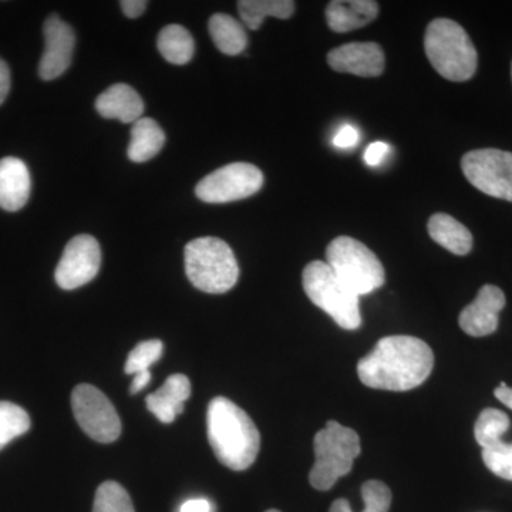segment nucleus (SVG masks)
Masks as SVG:
<instances>
[{
  "mask_svg": "<svg viewBox=\"0 0 512 512\" xmlns=\"http://www.w3.org/2000/svg\"><path fill=\"white\" fill-rule=\"evenodd\" d=\"M434 367L433 350L414 336H386L357 365L360 382L389 392H407L426 382Z\"/></svg>",
  "mask_w": 512,
  "mask_h": 512,
  "instance_id": "f257e3e1",
  "label": "nucleus"
},
{
  "mask_svg": "<svg viewBox=\"0 0 512 512\" xmlns=\"http://www.w3.org/2000/svg\"><path fill=\"white\" fill-rule=\"evenodd\" d=\"M207 430L215 457L225 467L244 471L255 463L261 436L254 421L237 404L215 397L208 406Z\"/></svg>",
  "mask_w": 512,
  "mask_h": 512,
  "instance_id": "f03ea898",
  "label": "nucleus"
},
{
  "mask_svg": "<svg viewBox=\"0 0 512 512\" xmlns=\"http://www.w3.org/2000/svg\"><path fill=\"white\" fill-rule=\"evenodd\" d=\"M431 66L450 82H467L477 72L478 55L466 30L450 19H434L424 35Z\"/></svg>",
  "mask_w": 512,
  "mask_h": 512,
  "instance_id": "7ed1b4c3",
  "label": "nucleus"
},
{
  "mask_svg": "<svg viewBox=\"0 0 512 512\" xmlns=\"http://www.w3.org/2000/svg\"><path fill=\"white\" fill-rule=\"evenodd\" d=\"M185 272L195 288L207 293H225L237 285L239 266L234 252L220 238L204 237L185 247Z\"/></svg>",
  "mask_w": 512,
  "mask_h": 512,
  "instance_id": "20e7f679",
  "label": "nucleus"
},
{
  "mask_svg": "<svg viewBox=\"0 0 512 512\" xmlns=\"http://www.w3.org/2000/svg\"><path fill=\"white\" fill-rule=\"evenodd\" d=\"M315 464L309 481L319 491H328L339 478L348 476L360 454V439L355 430L338 421H328L313 441Z\"/></svg>",
  "mask_w": 512,
  "mask_h": 512,
  "instance_id": "39448f33",
  "label": "nucleus"
},
{
  "mask_svg": "<svg viewBox=\"0 0 512 512\" xmlns=\"http://www.w3.org/2000/svg\"><path fill=\"white\" fill-rule=\"evenodd\" d=\"M302 282L313 305L328 313L340 328L355 330L362 325L359 296L340 281L326 262L313 261L306 265Z\"/></svg>",
  "mask_w": 512,
  "mask_h": 512,
  "instance_id": "423d86ee",
  "label": "nucleus"
},
{
  "mask_svg": "<svg viewBox=\"0 0 512 512\" xmlns=\"http://www.w3.org/2000/svg\"><path fill=\"white\" fill-rule=\"evenodd\" d=\"M326 264L359 298L382 288L386 281L382 262L355 238L333 239L326 249Z\"/></svg>",
  "mask_w": 512,
  "mask_h": 512,
  "instance_id": "0eeeda50",
  "label": "nucleus"
},
{
  "mask_svg": "<svg viewBox=\"0 0 512 512\" xmlns=\"http://www.w3.org/2000/svg\"><path fill=\"white\" fill-rule=\"evenodd\" d=\"M264 185V174L254 164L232 163L202 178L195 194L208 204H227L252 197Z\"/></svg>",
  "mask_w": 512,
  "mask_h": 512,
  "instance_id": "6e6552de",
  "label": "nucleus"
},
{
  "mask_svg": "<svg viewBox=\"0 0 512 512\" xmlns=\"http://www.w3.org/2000/svg\"><path fill=\"white\" fill-rule=\"evenodd\" d=\"M72 407L77 423L84 433L99 443L109 444L119 439L121 421L113 403L90 384H80L73 390Z\"/></svg>",
  "mask_w": 512,
  "mask_h": 512,
  "instance_id": "1a4fd4ad",
  "label": "nucleus"
},
{
  "mask_svg": "<svg viewBox=\"0 0 512 512\" xmlns=\"http://www.w3.org/2000/svg\"><path fill=\"white\" fill-rule=\"evenodd\" d=\"M461 168L477 190L512 202V153L495 148L470 151L461 160Z\"/></svg>",
  "mask_w": 512,
  "mask_h": 512,
  "instance_id": "9d476101",
  "label": "nucleus"
},
{
  "mask_svg": "<svg viewBox=\"0 0 512 512\" xmlns=\"http://www.w3.org/2000/svg\"><path fill=\"white\" fill-rule=\"evenodd\" d=\"M100 266L101 249L97 239L92 235H77L66 245L57 265V285L64 291L80 288L96 278Z\"/></svg>",
  "mask_w": 512,
  "mask_h": 512,
  "instance_id": "9b49d317",
  "label": "nucleus"
},
{
  "mask_svg": "<svg viewBox=\"0 0 512 512\" xmlns=\"http://www.w3.org/2000/svg\"><path fill=\"white\" fill-rule=\"evenodd\" d=\"M45 53L39 64V76L46 82L62 76L72 64L76 35L72 26L57 15L49 16L43 26Z\"/></svg>",
  "mask_w": 512,
  "mask_h": 512,
  "instance_id": "f8f14e48",
  "label": "nucleus"
},
{
  "mask_svg": "<svg viewBox=\"0 0 512 512\" xmlns=\"http://www.w3.org/2000/svg\"><path fill=\"white\" fill-rule=\"evenodd\" d=\"M505 306V295L498 286L485 285L478 292L476 301L460 313L458 323L467 335L483 338L498 328V316Z\"/></svg>",
  "mask_w": 512,
  "mask_h": 512,
  "instance_id": "ddd939ff",
  "label": "nucleus"
},
{
  "mask_svg": "<svg viewBox=\"0 0 512 512\" xmlns=\"http://www.w3.org/2000/svg\"><path fill=\"white\" fill-rule=\"evenodd\" d=\"M328 63L335 72L377 77L383 73L386 59L382 47L377 43L357 42L330 50Z\"/></svg>",
  "mask_w": 512,
  "mask_h": 512,
  "instance_id": "4468645a",
  "label": "nucleus"
},
{
  "mask_svg": "<svg viewBox=\"0 0 512 512\" xmlns=\"http://www.w3.org/2000/svg\"><path fill=\"white\" fill-rule=\"evenodd\" d=\"M32 191L28 165L16 157L0 160V208L15 212L25 207Z\"/></svg>",
  "mask_w": 512,
  "mask_h": 512,
  "instance_id": "2eb2a0df",
  "label": "nucleus"
},
{
  "mask_svg": "<svg viewBox=\"0 0 512 512\" xmlns=\"http://www.w3.org/2000/svg\"><path fill=\"white\" fill-rule=\"evenodd\" d=\"M96 110L104 119L134 124L143 119L144 101L133 87L117 83L97 97Z\"/></svg>",
  "mask_w": 512,
  "mask_h": 512,
  "instance_id": "dca6fc26",
  "label": "nucleus"
},
{
  "mask_svg": "<svg viewBox=\"0 0 512 512\" xmlns=\"http://www.w3.org/2000/svg\"><path fill=\"white\" fill-rule=\"evenodd\" d=\"M191 382L187 376L173 375L168 377L157 392L147 397V409L157 417L161 423H173L178 414L184 412V403L190 399Z\"/></svg>",
  "mask_w": 512,
  "mask_h": 512,
  "instance_id": "f3484780",
  "label": "nucleus"
},
{
  "mask_svg": "<svg viewBox=\"0 0 512 512\" xmlns=\"http://www.w3.org/2000/svg\"><path fill=\"white\" fill-rule=\"evenodd\" d=\"M379 15V3L373 0H333L326 8V22L333 32L348 33L365 28Z\"/></svg>",
  "mask_w": 512,
  "mask_h": 512,
  "instance_id": "a211bd4d",
  "label": "nucleus"
},
{
  "mask_svg": "<svg viewBox=\"0 0 512 512\" xmlns=\"http://www.w3.org/2000/svg\"><path fill=\"white\" fill-rule=\"evenodd\" d=\"M430 238L451 254L464 256L473 249V235L461 222L448 214H434L429 224Z\"/></svg>",
  "mask_w": 512,
  "mask_h": 512,
  "instance_id": "6ab92c4d",
  "label": "nucleus"
},
{
  "mask_svg": "<svg viewBox=\"0 0 512 512\" xmlns=\"http://www.w3.org/2000/svg\"><path fill=\"white\" fill-rule=\"evenodd\" d=\"M165 134L156 120L143 117L131 127L127 156L133 163H146L163 150Z\"/></svg>",
  "mask_w": 512,
  "mask_h": 512,
  "instance_id": "aec40b11",
  "label": "nucleus"
},
{
  "mask_svg": "<svg viewBox=\"0 0 512 512\" xmlns=\"http://www.w3.org/2000/svg\"><path fill=\"white\" fill-rule=\"evenodd\" d=\"M208 30L214 45L227 56L241 55L248 46V36L242 22L225 13L211 16Z\"/></svg>",
  "mask_w": 512,
  "mask_h": 512,
  "instance_id": "412c9836",
  "label": "nucleus"
},
{
  "mask_svg": "<svg viewBox=\"0 0 512 512\" xmlns=\"http://www.w3.org/2000/svg\"><path fill=\"white\" fill-rule=\"evenodd\" d=\"M238 12L242 25L258 30L266 18L289 19L295 12L292 0H241Z\"/></svg>",
  "mask_w": 512,
  "mask_h": 512,
  "instance_id": "4be33fe9",
  "label": "nucleus"
},
{
  "mask_svg": "<svg viewBox=\"0 0 512 512\" xmlns=\"http://www.w3.org/2000/svg\"><path fill=\"white\" fill-rule=\"evenodd\" d=\"M158 52L168 63L183 66L190 62L195 53L191 33L184 26L170 25L161 30L157 39Z\"/></svg>",
  "mask_w": 512,
  "mask_h": 512,
  "instance_id": "5701e85b",
  "label": "nucleus"
},
{
  "mask_svg": "<svg viewBox=\"0 0 512 512\" xmlns=\"http://www.w3.org/2000/svg\"><path fill=\"white\" fill-rule=\"evenodd\" d=\"M507 414L498 409H485L478 416L474 434L481 448H488L503 441V436L510 429Z\"/></svg>",
  "mask_w": 512,
  "mask_h": 512,
  "instance_id": "b1692460",
  "label": "nucleus"
},
{
  "mask_svg": "<svg viewBox=\"0 0 512 512\" xmlns=\"http://www.w3.org/2000/svg\"><path fill=\"white\" fill-rule=\"evenodd\" d=\"M362 497L365 501V510L362 512H389L392 504L390 488L382 481H367L362 487ZM329 512H353L348 500L340 498L330 507Z\"/></svg>",
  "mask_w": 512,
  "mask_h": 512,
  "instance_id": "393cba45",
  "label": "nucleus"
},
{
  "mask_svg": "<svg viewBox=\"0 0 512 512\" xmlns=\"http://www.w3.org/2000/svg\"><path fill=\"white\" fill-rule=\"evenodd\" d=\"M30 429L29 414L10 402H0V450Z\"/></svg>",
  "mask_w": 512,
  "mask_h": 512,
  "instance_id": "a878e982",
  "label": "nucleus"
},
{
  "mask_svg": "<svg viewBox=\"0 0 512 512\" xmlns=\"http://www.w3.org/2000/svg\"><path fill=\"white\" fill-rule=\"evenodd\" d=\"M93 512H136L130 495L119 483L107 481L100 485L94 498Z\"/></svg>",
  "mask_w": 512,
  "mask_h": 512,
  "instance_id": "bb28decb",
  "label": "nucleus"
},
{
  "mask_svg": "<svg viewBox=\"0 0 512 512\" xmlns=\"http://www.w3.org/2000/svg\"><path fill=\"white\" fill-rule=\"evenodd\" d=\"M161 355H163V343L160 340L153 339L138 343L128 355L127 375L136 376L138 373L147 372L154 363L160 360Z\"/></svg>",
  "mask_w": 512,
  "mask_h": 512,
  "instance_id": "cd10ccee",
  "label": "nucleus"
},
{
  "mask_svg": "<svg viewBox=\"0 0 512 512\" xmlns=\"http://www.w3.org/2000/svg\"><path fill=\"white\" fill-rule=\"evenodd\" d=\"M483 460L495 476L512 481V443L500 441L494 446L483 448Z\"/></svg>",
  "mask_w": 512,
  "mask_h": 512,
  "instance_id": "c85d7f7f",
  "label": "nucleus"
},
{
  "mask_svg": "<svg viewBox=\"0 0 512 512\" xmlns=\"http://www.w3.org/2000/svg\"><path fill=\"white\" fill-rule=\"evenodd\" d=\"M360 134L356 127L345 124L336 136L333 137V146L348 150V148L356 147L359 144Z\"/></svg>",
  "mask_w": 512,
  "mask_h": 512,
  "instance_id": "c756f323",
  "label": "nucleus"
},
{
  "mask_svg": "<svg viewBox=\"0 0 512 512\" xmlns=\"http://www.w3.org/2000/svg\"><path fill=\"white\" fill-rule=\"evenodd\" d=\"M390 154V146L384 141H375L365 151V163L369 167H379Z\"/></svg>",
  "mask_w": 512,
  "mask_h": 512,
  "instance_id": "7c9ffc66",
  "label": "nucleus"
},
{
  "mask_svg": "<svg viewBox=\"0 0 512 512\" xmlns=\"http://www.w3.org/2000/svg\"><path fill=\"white\" fill-rule=\"evenodd\" d=\"M148 3L146 0H123L120 3L124 15L130 19H137L146 12Z\"/></svg>",
  "mask_w": 512,
  "mask_h": 512,
  "instance_id": "2f4dec72",
  "label": "nucleus"
},
{
  "mask_svg": "<svg viewBox=\"0 0 512 512\" xmlns=\"http://www.w3.org/2000/svg\"><path fill=\"white\" fill-rule=\"evenodd\" d=\"M10 92V70L8 63L0 57V106Z\"/></svg>",
  "mask_w": 512,
  "mask_h": 512,
  "instance_id": "473e14b6",
  "label": "nucleus"
},
{
  "mask_svg": "<svg viewBox=\"0 0 512 512\" xmlns=\"http://www.w3.org/2000/svg\"><path fill=\"white\" fill-rule=\"evenodd\" d=\"M180 512H212V504L205 498H194L181 505Z\"/></svg>",
  "mask_w": 512,
  "mask_h": 512,
  "instance_id": "72a5a7b5",
  "label": "nucleus"
},
{
  "mask_svg": "<svg viewBox=\"0 0 512 512\" xmlns=\"http://www.w3.org/2000/svg\"><path fill=\"white\" fill-rule=\"evenodd\" d=\"M150 380H151L150 370H147V372L138 373V375L134 376L133 383H131V386H130L131 394H137V393H140L141 390L146 389V387L148 386V383H150Z\"/></svg>",
  "mask_w": 512,
  "mask_h": 512,
  "instance_id": "f704fd0d",
  "label": "nucleus"
},
{
  "mask_svg": "<svg viewBox=\"0 0 512 512\" xmlns=\"http://www.w3.org/2000/svg\"><path fill=\"white\" fill-rule=\"evenodd\" d=\"M495 397H497L498 400H500L501 403L504 404V406H507L508 409L512 410V389L511 387H508L507 384L501 383L500 387H497L495 389Z\"/></svg>",
  "mask_w": 512,
  "mask_h": 512,
  "instance_id": "c9c22d12",
  "label": "nucleus"
},
{
  "mask_svg": "<svg viewBox=\"0 0 512 512\" xmlns=\"http://www.w3.org/2000/svg\"><path fill=\"white\" fill-rule=\"evenodd\" d=\"M266 512H281V511H278V510H269V511H266Z\"/></svg>",
  "mask_w": 512,
  "mask_h": 512,
  "instance_id": "e433bc0d",
  "label": "nucleus"
}]
</instances>
